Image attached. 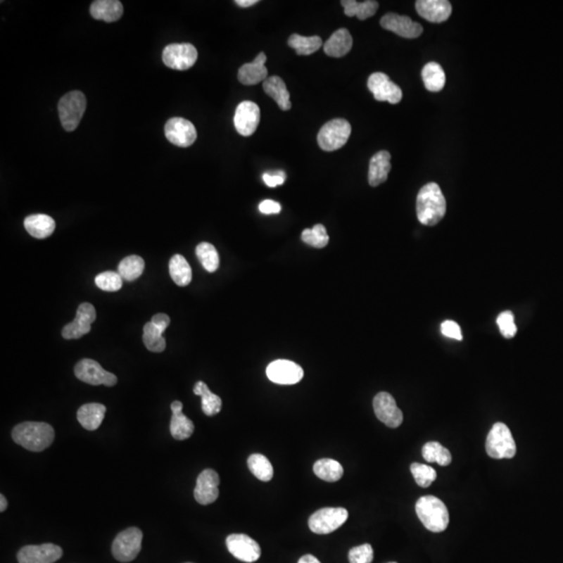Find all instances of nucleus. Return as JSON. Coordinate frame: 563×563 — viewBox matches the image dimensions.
Listing matches in <instances>:
<instances>
[{
	"mask_svg": "<svg viewBox=\"0 0 563 563\" xmlns=\"http://www.w3.org/2000/svg\"><path fill=\"white\" fill-rule=\"evenodd\" d=\"M12 438L30 452H42L53 443L55 430L46 422H25L13 429Z\"/></svg>",
	"mask_w": 563,
	"mask_h": 563,
	"instance_id": "1",
	"label": "nucleus"
},
{
	"mask_svg": "<svg viewBox=\"0 0 563 563\" xmlns=\"http://www.w3.org/2000/svg\"><path fill=\"white\" fill-rule=\"evenodd\" d=\"M447 212V201L436 183H429L419 190L417 199V213L419 222L424 225L438 224Z\"/></svg>",
	"mask_w": 563,
	"mask_h": 563,
	"instance_id": "2",
	"label": "nucleus"
},
{
	"mask_svg": "<svg viewBox=\"0 0 563 563\" xmlns=\"http://www.w3.org/2000/svg\"><path fill=\"white\" fill-rule=\"evenodd\" d=\"M415 511L422 525L429 531L438 533L445 531L449 526V511L438 498L433 495L422 497L415 505Z\"/></svg>",
	"mask_w": 563,
	"mask_h": 563,
	"instance_id": "3",
	"label": "nucleus"
},
{
	"mask_svg": "<svg viewBox=\"0 0 563 563\" xmlns=\"http://www.w3.org/2000/svg\"><path fill=\"white\" fill-rule=\"evenodd\" d=\"M86 107V96L81 91H71L60 99L58 116L65 131L73 132L79 127Z\"/></svg>",
	"mask_w": 563,
	"mask_h": 563,
	"instance_id": "4",
	"label": "nucleus"
},
{
	"mask_svg": "<svg viewBox=\"0 0 563 563\" xmlns=\"http://www.w3.org/2000/svg\"><path fill=\"white\" fill-rule=\"evenodd\" d=\"M487 454L493 459H511L517 454V445L510 429L503 422L493 424L486 439Z\"/></svg>",
	"mask_w": 563,
	"mask_h": 563,
	"instance_id": "5",
	"label": "nucleus"
},
{
	"mask_svg": "<svg viewBox=\"0 0 563 563\" xmlns=\"http://www.w3.org/2000/svg\"><path fill=\"white\" fill-rule=\"evenodd\" d=\"M352 127L346 119H333L320 129L317 143L322 151H334L348 142Z\"/></svg>",
	"mask_w": 563,
	"mask_h": 563,
	"instance_id": "6",
	"label": "nucleus"
},
{
	"mask_svg": "<svg viewBox=\"0 0 563 563\" xmlns=\"http://www.w3.org/2000/svg\"><path fill=\"white\" fill-rule=\"evenodd\" d=\"M348 517V512L342 507H327L320 509L310 517L309 528L313 533L329 534L341 527Z\"/></svg>",
	"mask_w": 563,
	"mask_h": 563,
	"instance_id": "7",
	"label": "nucleus"
},
{
	"mask_svg": "<svg viewBox=\"0 0 563 563\" xmlns=\"http://www.w3.org/2000/svg\"><path fill=\"white\" fill-rule=\"evenodd\" d=\"M143 533L136 527L129 528L117 535L113 541L112 553L120 562H133L141 551Z\"/></svg>",
	"mask_w": 563,
	"mask_h": 563,
	"instance_id": "8",
	"label": "nucleus"
},
{
	"mask_svg": "<svg viewBox=\"0 0 563 563\" xmlns=\"http://www.w3.org/2000/svg\"><path fill=\"white\" fill-rule=\"evenodd\" d=\"M75 377L87 384L105 385L115 386L117 384V377L112 372L103 369L101 365L92 359H83L75 367Z\"/></svg>",
	"mask_w": 563,
	"mask_h": 563,
	"instance_id": "9",
	"label": "nucleus"
},
{
	"mask_svg": "<svg viewBox=\"0 0 563 563\" xmlns=\"http://www.w3.org/2000/svg\"><path fill=\"white\" fill-rule=\"evenodd\" d=\"M198 53L196 47L188 43L169 44L164 49L163 63L173 70L184 71L196 64Z\"/></svg>",
	"mask_w": 563,
	"mask_h": 563,
	"instance_id": "10",
	"label": "nucleus"
},
{
	"mask_svg": "<svg viewBox=\"0 0 563 563\" xmlns=\"http://www.w3.org/2000/svg\"><path fill=\"white\" fill-rule=\"evenodd\" d=\"M367 87L376 101H388L391 105H396L402 101L403 92L400 87L391 82L385 73H372L368 79Z\"/></svg>",
	"mask_w": 563,
	"mask_h": 563,
	"instance_id": "11",
	"label": "nucleus"
},
{
	"mask_svg": "<svg viewBox=\"0 0 563 563\" xmlns=\"http://www.w3.org/2000/svg\"><path fill=\"white\" fill-rule=\"evenodd\" d=\"M227 550L240 562L252 563L261 556V548L257 541L246 534H231L227 536Z\"/></svg>",
	"mask_w": 563,
	"mask_h": 563,
	"instance_id": "12",
	"label": "nucleus"
},
{
	"mask_svg": "<svg viewBox=\"0 0 563 563\" xmlns=\"http://www.w3.org/2000/svg\"><path fill=\"white\" fill-rule=\"evenodd\" d=\"M96 320V310L90 303H83L77 308V316L72 322L63 328L65 339H79L91 331V324Z\"/></svg>",
	"mask_w": 563,
	"mask_h": 563,
	"instance_id": "13",
	"label": "nucleus"
},
{
	"mask_svg": "<svg viewBox=\"0 0 563 563\" xmlns=\"http://www.w3.org/2000/svg\"><path fill=\"white\" fill-rule=\"evenodd\" d=\"M165 136L169 142L177 146L189 147L196 142L197 132L191 121L175 117L166 122Z\"/></svg>",
	"mask_w": 563,
	"mask_h": 563,
	"instance_id": "14",
	"label": "nucleus"
},
{
	"mask_svg": "<svg viewBox=\"0 0 563 563\" xmlns=\"http://www.w3.org/2000/svg\"><path fill=\"white\" fill-rule=\"evenodd\" d=\"M374 410L379 421L389 428H398L403 422V412L396 405L393 396L388 393H380L374 398Z\"/></svg>",
	"mask_w": 563,
	"mask_h": 563,
	"instance_id": "15",
	"label": "nucleus"
},
{
	"mask_svg": "<svg viewBox=\"0 0 563 563\" xmlns=\"http://www.w3.org/2000/svg\"><path fill=\"white\" fill-rule=\"evenodd\" d=\"M63 556L62 548L53 543L27 545L18 552L19 563H55Z\"/></svg>",
	"mask_w": 563,
	"mask_h": 563,
	"instance_id": "16",
	"label": "nucleus"
},
{
	"mask_svg": "<svg viewBox=\"0 0 563 563\" xmlns=\"http://www.w3.org/2000/svg\"><path fill=\"white\" fill-rule=\"evenodd\" d=\"M266 374L276 384L293 385L302 380L304 370L292 361L277 360L267 366Z\"/></svg>",
	"mask_w": 563,
	"mask_h": 563,
	"instance_id": "17",
	"label": "nucleus"
},
{
	"mask_svg": "<svg viewBox=\"0 0 563 563\" xmlns=\"http://www.w3.org/2000/svg\"><path fill=\"white\" fill-rule=\"evenodd\" d=\"M260 109L253 101H242L238 105L234 116L236 131L244 137L252 136L260 122Z\"/></svg>",
	"mask_w": 563,
	"mask_h": 563,
	"instance_id": "18",
	"label": "nucleus"
},
{
	"mask_svg": "<svg viewBox=\"0 0 563 563\" xmlns=\"http://www.w3.org/2000/svg\"><path fill=\"white\" fill-rule=\"evenodd\" d=\"M220 476L213 469H205L201 472L196 480L194 489V498L201 505H209L214 503L220 495Z\"/></svg>",
	"mask_w": 563,
	"mask_h": 563,
	"instance_id": "19",
	"label": "nucleus"
},
{
	"mask_svg": "<svg viewBox=\"0 0 563 563\" xmlns=\"http://www.w3.org/2000/svg\"><path fill=\"white\" fill-rule=\"evenodd\" d=\"M380 23L381 27L385 30H391L394 34L406 39L419 38L424 30L419 23H415L409 17L394 14V13L385 15L381 19Z\"/></svg>",
	"mask_w": 563,
	"mask_h": 563,
	"instance_id": "20",
	"label": "nucleus"
},
{
	"mask_svg": "<svg viewBox=\"0 0 563 563\" xmlns=\"http://www.w3.org/2000/svg\"><path fill=\"white\" fill-rule=\"evenodd\" d=\"M415 8L419 16L433 23H445L452 14V4L447 0H419Z\"/></svg>",
	"mask_w": 563,
	"mask_h": 563,
	"instance_id": "21",
	"label": "nucleus"
},
{
	"mask_svg": "<svg viewBox=\"0 0 563 563\" xmlns=\"http://www.w3.org/2000/svg\"><path fill=\"white\" fill-rule=\"evenodd\" d=\"M266 60L267 58L265 53H260L252 63H246L240 67L238 71V80L240 83L252 86L265 81L268 75L267 68L265 67Z\"/></svg>",
	"mask_w": 563,
	"mask_h": 563,
	"instance_id": "22",
	"label": "nucleus"
},
{
	"mask_svg": "<svg viewBox=\"0 0 563 563\" xmlns=\"http://www.w3.org/2000/svg\"><path fill=\"white\" fill-rule=\"evenodd\" d=\"M172 417L170 422V433L177 441H185L194 432V424L183 413V404L175 400L170 406Z\"/></svg>",
	"mask_w": 563,
	"mask_h": 563,
	"instance_id": "23",
	"label": "nucleus"
},
{
	"mask_svg": "<svg viewBox=\"0 0 563 563\" xmlns=\"http://www.w3.org/2000/svg\"><path fill=\"white\" fill-rule=\"evenodd\" d=\"M391 153L386 151H379L372 156L368 171V182L370 186L377 187L386 182L391 169Z\"/></svg>",
	"mask_w": 563,
	"mask_h": 563,
	"instance_id": "24",
	"label": "nucleus"
},
{
	"mask_svg": "<svg viewBox=\"0 0 563 563\" xmlns=\"http://www.w3.org/2000/svg\"><path fill=\"white\" fill-rule=\"evenodd\" d=\"M93 18L105 23H115L123 15V6L118 0H96L90 6Z\"/></svg>",
	"mask_w": 563,
	"mask_h": 563,
	"instance_id": "25",
	"label": "nucleus"
},
{
	"mask_svg": "<svg viewBox=\"0 0 563 563\" xmlns=\"http://www.w3.org/2000/svg\"><path fill=\"white\" fill-rule=\"evenodd\" d=\"M107 408L99 403L84 404L77 411V421L88 431H95L105 419Z\"/></svg>",
	"mask_w": 563,
	"mask_h": 563,
	"instance_id": "26",
	"label": "nucleus"
},
{
	"mask_svg": "<svg viewBox=\"0 0 563 563\" xmlns=\"http://www.w3.org/2000/svg\"><path fill=\"white\" fill-rule=\"evenodd\" d=\"M352 46L353 38L350 32L346 28H340L324 43V51L329 56L341 58L350 53Z\"/></svg>",
	"mask_w": 563,
	"mask_h": 563,
	"instance_id": "27",
	"label": "nucleus"
},
{
	"mask_svg": "<svg viewBox=\"0 0 563 563\" xmlns=\"http://www.w3.org/2000/svg\"><path fill=\"white\" fill-rule=\"evenodd\" d=\"M25 227L32 237L37 239H45L55 232L56 222L51 216L45 214H34L25 218Z\"/></svg>",
	"mask_w": 563,
	"mask_h": 563,
	"instance_id": "28",
	"label": "nucleus"
},
{
	"mask_svg": "<svg viewBox=\"0 0 563 563\" xmlns=\"http://www.w3.org/2000/svg\"><path fill=\"white\" fill-rule=\"evenodd\" d=\"M263 90L268 96L272 97L279 108L283 111H288L291 109L290 103V94L288 92L285 82L279 77H267L263 82Z\"/></svg>",
	"mask_w": 563,
	"mask_h": 563,
	"instance_id": "29",
	"label": "nucleus"
},
{
	"mask_svg": "<svg viewBox=\"0 0 563 563\" xmlns=\"http://www.w3.org/2000/svg\"><path fill=\"white\" fill-rule=\"evenodd\" d=\"M194 393L201 396V409L208 417H214L222 410V400L220 396L211 393L205 383L197 382L194 386Z\"/></svg>",
	"mask_w": 563,
	"mask_h": 563,
	"instance_id": "30",
	"label": "nucleus"
},
{
	"mask_svg": "<svg viewBox=\"0 0 563 563\" xmlns=\"http://www.w3.org/2000/svg\"><path fill=\"white\" fill-rule=\"evenodd\" d=\"M422 77L426 90L431 92H439L445 87V73L438 63L430 62L424 65Z\"/></svg>",
	"mask_w": 563,
	"mask_h": 563,
	"instance_id": "31",
	"label": "nucleus"
},
{
	"mask_svg": "<svg viewBox=\"0 0 563 563\" xmlns=\"http://www.w3.org/2000/svg\"><path fill=\"white\" fill-rule=\"evenodd\" d=\"M169 274L173 282L181 287H185L191 283V267L182 255H175L171 258L169 261Z\"/></svg>",
	"mask_w": 563,
	"mask_h": 563,
	"instance_id": "32",
	"label": "nucleus"
},
{
	"mask_svg": "<svg viewBox=\"0 0 563 563\" xmlns=\"http://www.w3.org/2000/svg\"><path fill=\"white\" fill-rule=\"evenodd\" d=\"M341 6L344 8V14L348 17L356 16L359 20H365L376 14L378 11V1L366 0L358 2L356 0H342Z\"/></svg>",
	"mask_w": 563,
	"mask_h": 563,
	"instance_id": "33",
	"label": "nucleus"
},
{
	"mask_svg": "<svg viewBox=\"0 0 563 563\" xmlns=\"http://www.w3.org/2000/svg\"><path fill=\"white\" fill-rule=\"evenodd\" d=\"M314 474L326 482H337L343 476V467L333 459H320L314 463Z\"/></svg>",
	"mask_w": 563,
	"mask_h": 563,
	"instance_id": "34",
	"label": "nucleus"
},
{
	"mask_svg": "<svg viewBox=\"0 0 563 563\" xmlns=\"http://www.w3.org/2000/svg\"><path fill=\"white\" fill-rule=\"evenodd\" d=\"M288 45L296 51L298 56H310L316 53L322 46L320 37H304L293 34L288 39Z\"/></svg>",
	"mask_w": 563,
	"mask_h": 563,
	"instance_id": "35",
	"label": "nucleus"
},
{
	"mask_svg": "<svg viewBox=\"0 0 563 563\" xmlns=\"http://www.w3.org/2000/svg\"><path fill=\"white\" fill-rule=\"evenodd\" d=\"M144 266V260L139 255H127L119 263L118 274L123 280L133 282L142 274Z\"/></svg>",
	"mask_w": 563,
	"mask_h": 563,
	"instance_id": "36",
	"label": "nucleus"
},
{
	"mask_svg": "<svg viewBox=\"0 0 563 563\" xmlns=\"http://www.w3.org/2000/svg\"><path fill=\"white\" fill-rule=\"evenodd\" d=\"M248 469L259 480L268 482L274 477V467L270 461L261 454L251 455L248 460Z\"/></svg>",
	"mask_w": 563,
	"mask_h": 563,
	"instance_id": "37",
	"label": "nucleus"
},
{
	"mask_svg": "<svg viewBox=\"0 0 563 563\" xmlns=\"http://www.w3.org/2000/svg\"><path fill=\"white\" fill-rule=\"evenodd\" d=\"M422 457L428 462H436L441 467H447L452 462V455H450V450L436 441H430L424 445Z\"/></svg>",
	"mask_w": 563,
	"mask_h": 563,
	"instance_id": "38",
	"label": "nucleus"
},
{
	"mask_svg": "<svg viewBox=\"0 0 563 563\" xmlns=\"http://www.w3.org/2000/svg\"><path fill=\"white\" fill-rule=\"evenodd\" d=\"M143 342L151 352L162 353L165 350L166 341L163 333L151 322H146L143 328Z\"/></svg>",
	"mask_w": 563,
	"mask_h": 563,
	"instance_id": "39",
	"label": "nucleus"
},
{
	"mask_svg": "<svg viewBox=\"0 0 563 563\" xmlns=\"http://www.w3.org/2000/svg\"><path fill=\"white\" fill-rule=\"evenodd\" d=\"M196 255L203 267L208 272H214L220 267V255L217 251L208 242H201L196 246Z\"/></svg>",
	"mask_w": 563,
	"mask_h": 563,
	"instance_id": "40",
	"label": "nucleus"
},
{
	"mask_svg": "<svg viewBox=\"0 0 563 563\" xmlns=\"http://www.w3.org/2000/svg\"><path fill=\"white\" fill-rule=\"evenodd\" d=\"M329 235L324 225L315 224L313 229H306L303 231L302 240L305 243L316 248H322L329 243Z\"/></svg>",
	"mask_w": 563,
	"mask_h": 563,
	"instance_id": "41",
	"label": "nucleus"
},
{
	"mask_svg": "<svg viewBox=\"0 0 563 563\" xmlns=\"http://www.w3.org/2000/svg\"><path fill=\"white\" fill-rule=\"evenodd\" d=\"M410 471L417 484L421 487H424V488L430 486L436 480V471L433 467H428V465L421 464V463H412L410 467Z\"/></svg>",
	"mask_w": 563,
	"mask_h": 563,
	"instance_id": "42",
	"label": "nucleus"
},
{
	"mask_svg": "<svg viewBox=\"0 0 563 563\" xmlns=\"http://www.w3.org/2000/svg\"><path fill=\"white\" fill-rule=\"evenodd\" d=\"M123 279L121 278L118 272H105L99 274L95 278V284L99 289L103 291L115 292L118 291L122 287Z\"/></svg>",
	"mask_w": 563,
	"mask_h": 563,
	"instance_id": "43",
	"label": "nucleus"
},
{
	"mask_svg": "<svg viewBox=\"0 0 563 563\" xmlns=\"http://www.w3.org/2000/svg\"><path fill=\"white\" fill-rule=\"evenodd\" d=\"M498 327L501 331L502 335L505 338H512L517 332V326L514 322V315L511 311H504L498 316Z\"/></svg>",
	"mask_w": 563,
	"mask_h": 563,
	"instance_id": "44",
	"label": "nucleus"
},
{
	"mask_svg": "<svg viewBox=\"0 0 563 563\" xmlns=\"http://www.w3.org/2000/svg\"><path fill=\"white\" fill-rule=\"evenodd\" d=\"M350 563H372L374 560V550L369 543L353 548L348 553Z\"/></svg>",
	"mask_w": 563,
	"mask_h": 563,
	"instance_id": "45",
	"label": "nucleus"
},
{
	"mask_svg": "<svg viewBox=\"0 0 563 563\" xmlns=\"http://www.w3.org/2000/svg\"><path fill=\"white\" fill-rule=\"evenodd\" d=\"M441 333L443 336L453 338V339L462 340L460 326L453 320H445L441 324Z\"/></svg>",
	"mask_w": 563,
	"mask_h": 563,
	"instance_id": "46",
	"label": "nucleus"
},
{
	"mask_svg": "<svg viewBox=\"0 0 563 563\" xmlns=\"http://www.w3.org/2000/svg\"><path fill=\"white\" fill-rule=\"evenodd\" d=\"M286 179V173L284 171L279 170L274 173H264L263 181L266 186L270 188L277 187V186L283 185Z\"/></svg>",
	"mask_w": 563,
	"mask_h": 563,
	"instance_id": "47",
	"label": "nucleus"
},
{
	"mask_svg": "<svg viewBox=\"0 0 563 563\" xmlns=\"http://www.w3.org/2000/svg\"><path fill=\"white\" fill-rule=\"evenodd\" d=\"M259 210L261 213L270 215V214L280 213L282 207L278 201H272V199H265V201L260 203Z\"/></svg>",
	"mask_w": 563,
	"mask_h": 563,
	"instance_id": "48",
	"label": "nucleus"
},
{
	"mask_svg": "<svg viewBox=\"0 0 563 563\" xmlns=\"http://www.w3.org/2000/svg\"><path fill=\"white\" fill-rule=\"evenodd\" d=\"M151 322H153L162 333H164L169 324H170V318H169L167 314L158 313L153 316Z\"/></svg>",
	"mask_w": 563,
	"mask_h": 563,
	"instance_id": "49",
	"label": "nucleus"
},
{
	"mask_svg": "<svg viewBox=\"0 0 563 563\" xmlns=\"http://www.w3.org/2000/svg\"><path fill=\"white\" fill-rule=\"evenodd\" d=\"M258 0H236L235 4L237 6H241V8H248V6H252L253 4H258Z\"/></svg>",
	"mask_w": 563,
	"mask_h": 563,
	"instance_id": "50",
	"label": "nucleus"
},
{
	"mask_svg": "<svg viewBox=\"0 0 563 563\" xmlns=\"http://www.w3.org/2000/svg\"><path fill=\"white\" fill-rule=\"evenodd\" d=\"M298 563H322L313 555H305L298 560Z\"/></svg>",
	"mask_w": 563,
	"mask_h": 563,
	"instance_id": "51",
	"label": "nucleus"
},
{
	"mask_svg": "<svg viewBox=\"0 0 563 563\" xmlns=\"http://www.w3.org/2000/svg\"><path fill=\"white\" fill-rule=\"evenodd\" d=\"M0 503H1V505H0V511L4 512L6 507H8V501H6V497H4V495H0Z\"/></svg>",
	"mask_w": 563,
	"mask_h": 563,
	"instance_id": "52",
	"label": "nucleus"
},
{
	"mask_svg": "<svg viewBox=\"0 0 563 563\" xmlns=\"http://www.w3.org/2000/svg\"><path fill=\"white\" fill-rule=\"evenodd\" d=\"M391 563H396V562H391Z\"/></svg>",
	"mask_w": 563,
	"mask_h": 563,
	"instance_id": "53",
	"label": "nucleus"
}]
</instances>
